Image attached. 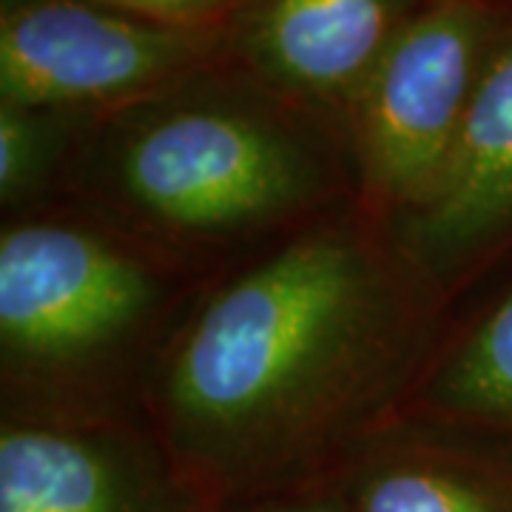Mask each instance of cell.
Masks as SVG:
<instances>
[{"label": "cell", "instance_id": "cell-12", "mask_svg": "<svg viewBox=\"0 0 512 512\" xmlns=\"http://www.w3.org/2000/svg\"><path fill=\"white\" fill-rule=\"evenodd\" d=\"M131 18L174 29H217L245 0H89Z\"/></svg>", "mask_w": 512, "mask_h": 512}, {"label": "cell", "instance_id": "cell-7", "mask_svg": "<svg viewBox=\"0 0 512 512\" xmlns=\"http://www.w3.org/2000/svg\"><path fill=\"white\" fill-rule=\"evenodd\" d=\"M421 6L424 0H254L237 52L271 92L350 109Z\"/></svg>", "mask_w": 512, "mask_h": 512}, {"label": "cell", "instance_id": "cell-6", "mask_svg": "<svg viewBox=\"0 0 512 512\" xmlns=\"http://www.w3.org/2000/svg\"><path fill=\"white\" fill-rule=\"evenodd\" d=\"M512 231V0L436 185L402 214L396 248L427 288H447Z\"/></svg>", "mask_w": 512, "mask_h": 512}, {"label": "cell", "instance_id": "cell-10", "mask_svg": "<svg viewBox=\"0 0 512 512\" xmlns=\"http://www.w3.org/2000/svg\"><path fill=\"white\" fill-rule=\"evenodd\" d=\"M424 424L512 436V291L470 330L421 390Z\"/></svg>", "mask_w": 512, "mask_h": 512}, {"label": "cell", "instance_id": "cell-5", "mask_svg": "<svg viewBox=\"0 0 512 512\" xmlns=\"http://www.w3.org/2000/svg\"><path fill=\"white\" fill-rule=\"evenodd\" d=\"M220 29H174L89 0H6L0 100L37 111H120L200 74Z\"/></svg>", "mask_w": 512, "mask_h": 512}, {"label": "cell", "instance_id": "cell-1", "mask_svg": "<svg viewBox=\"0 0 512 512\" xmlns=\"http://www.w3.org/2000/svg\"><path fill=\"white\" fill-rule=\"evenodd\" d=\"M421 276L328 222L225 282L165 353L157 416L205 507L293 490L376 436L421 345Z\"/></svg>", "mask_w": 512, "mask_h": 512}, {"label": "cell", "instance_id": "cell-8", "mask_svg": "<svg viewBox=\"0 0 512 512\" xmlns=\"http://www.w3.org/2000/svg\"><path fill=\"white\" fill-rule=\"evenodd\" d=\"M174 467L154 464L103 430L6 421L0 512H200Z\"/></svg>", "mask_w": 512, "mask_h": 512}, {"label": "cell", "instance_id": "cell-9", "mask_svg": "<svg viewBox=\"0 0 512 512\" xmlns=\"http://www.w3.org/2000/svg\"><path fill=\"white\" fill-rule=\"evenodd\" d=\"M333 484L345 512H512V487L444 433L370 439Z\"/></svg>", "mask_w": 512, "mask_h": 512}, {"label": "cell", "instance_id": "cell-4", "mask_svg": "<svg viewBox=\"0 0 512 512\" xmlns=\"http://www.w3.org/2000/svg\"><path fill=\"white\" fill-rule=\"evenodd\" d=\"M157 279L143 259L66 222H18L0 237L6 373L57 376L100 362L148 319Z\"/></svg>", "mask_w": 512, "mask_h": 512}, {"label": "cell", "instance_id": "cell-13", "mask_svg": "<svg viewBox=\"0 0 512 512\" xmlns=\"http://www.w3.org/2000/svg\"><path fill=\"white\" fill-rule=\"evenodd\" d=\"M231 512H345V507L333 490L293 487V490L237 501V507Z\"/></svg>", "mask_w": 512, "mask_h": 512}, {"label": "cell", "instance_id": "cell-11", "mask_svg": "<svg viewBox=\"0 0 512 512\" xmlns=\"http://www.w3.org/2000/svg\"><path fill=\"white\" fill-rule=\"evenodd\" d=\"M55 111L0 106V197L15 202L40 180L49 146Z\"/></svg>", "mask_w": 512, "mask_h": 512}, {"label": "cell", "instance_id": "cell-2", "mask_svg": "<svg viewBox=\"0 0 512 512\" xmlns=\"http://www.w3.org/2000/svg\"><path fill=\"white\" fill-rule=\"evenodd\" d=\"M117 114L111 180L165 234L242 237L322 194V151L282 94L200 86L194 74Z\"/></svg>", "mask_w": 512, "mask_h": 512}, {"label": "cell", "instance_id": "cell-3", "mask_svg": "<svg viewBox=\"0 0 512 512\" xmlns=\"http://www.w3.org/2000/svg\"><path fill=\"white\" fill-rule=\"evenodd\" d=\"M501 0H424L350 103V140L379 208L436 185L493 40Z\"/></svg>", "mask_w": 512, "mask_h": 512}]
</instances>
